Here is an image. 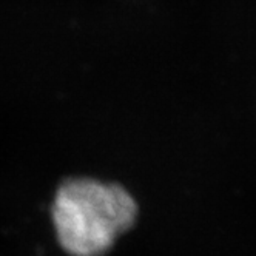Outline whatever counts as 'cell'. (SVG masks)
<instances>
[{"instance_id": "obj_1", "label": "cell", "mask_w": 256, "mask_h": 256, "mask_svg": "<svg viewBox=\"0 0 256 256\" xmlns=\"http://www.w3.org/2000/svg\"><path fill=\"white\" fill-rule=\"evenodd\" d=\"M60 246L72 256H100L138 218L134 198L122 186L93 178H70L51 208Z\"/></svg>"}]
</instances>
